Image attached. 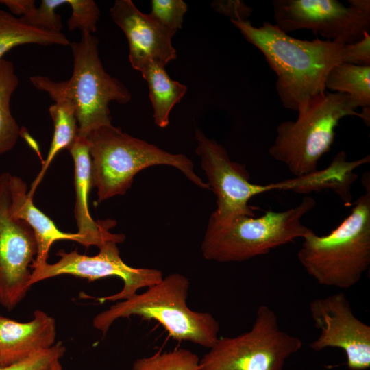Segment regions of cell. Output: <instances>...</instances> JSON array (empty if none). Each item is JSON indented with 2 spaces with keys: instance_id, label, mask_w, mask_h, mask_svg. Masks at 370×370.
Wrapping results in <instances>:
<instances>
[{
  "instance_id": "obj_1",
  "label": "cell",
  "mask_w": 370,
  "mask_h": 370,
  "mask_svg": "<svg viewBox=\"0 0 370 370\" xmlns=\"http://www.w3.org/2000/svg\"><path fill=\"white\" fill-rule=\"evenodd\" d=\"M230 21L264 56L277 76V92L286 109L297 111L311 97L325 91L330 71L343 62L345 45L295 38L269 21L258 27L249 21Z\"/></svg>"
},
{
  "instance_id": "obj_2",
  "label": "cell",
  "mask_w": 370,
  "mask_h": 370,
  "mask_svg": "<svg viewBox=\"0 0 370 370\" xmlns=\"http://www.w3.org/2000/svg\"><path fill=\"white\" fill-rule=\"evenodd\" d=\"M362 177L365 193L350 214L331 232L318 236L312 230L302 239L297 258L306 271L321 285L349 288L370 265V180Z\"/></svg>"
},
{
  "instance_id": "obj_3",
  "label": "cell",
  "mask_w": 370,
  "mask_h": 370,
  "mask_svg": "<svg viewBox=\"0 0 370 370\" xmlns=\"http://www.w3.org/2000/svg\"><path fill=\"white\" fill-rule=\"evenodd\" d=\"M86 138L90 157L91 184L97 189L98 202L125 194L139 171L159 164L173 166L195 185L210 189L195 173L192 160L185 155L169 153L112 124L95 129Z\"/></svg>"
},
{
  "instance_id": "obj_4",
  "label": "cell",
  "mask_w": 370,
  "mask_h": 370,
  "mask_svg": "<svg viewBox=\"0 0 370 370\" xmlns=\"http://www.w3.org/2000/svg\"><path fill=\"white\" fill-rule=\"evenodd\" d=\"M189 286L186 277L171 273L145 292L116 301L97 314L92 325L105 335L116 320L138 316L158 321L174 340L189 341L209 349L219 338V323L210 313L188 308Z\"/></svg>"
},
{
  "instance_id": "obj_5",
  "label": "cell",
  "mask_w": 370,
  "mask_h": 370,
  "mask_svg": "<svg viewBox=\"0 0 370 370\" xmlns=\"http://www.w3.org/2000/svg\"><path fill=\"white\" fill-rule=\"evenodd\" d=\"M358 107L347 95L324 91L299 108L296 121L280 123L269 153L301 177L318 170L321 157L330 151L340 121L357 116Z\"/></svg>"
},
{
  "instance_id": "obj_6",
  "label": "cell",
  "mask_w": 370,
  "mask_h": 370,
  "mask_svg": "<svg viewBox=\"0 0 370 370\" xmlns=\"http://www.w3.org/2000/svg\"><path fill=\"white\" fill-rule=\"evenodd\" d=\"M315 205L314 198L306 196L284 211L267 210L258 217L238 216L225 225L208 226L201 243L203 256L219 262H243L303 238L312 230L301 219Z\"/></svg>"
},
{
  "instance_id": "obj_7",
  "label": "cell",
  "mask_w": 370,
  "mask_h": 370,
  "mask_svg": "<svg viewBox=\"0 0 370 370\" xmlns=\"http://www.w3.org/2000/svg\"><path fill=\"white\" fill-rule=\"evenodd\" d=\"M301 347L299 338L280 329L275 312L261 305L251 328L219 338L199 360L198 370H283Z\"/></svg>"
},
{
  "instance_id": "obj_8",
  "label": "cell",
  "mask_w": 370,
  "mask_h": 370,
  "mask_svg": "<svg viewBox=\"0 0 370 370\" xmlns=\"http://www.w3.org/2000/svg\"><path fill=\"white\" fill-rule=\"evenodd\" d=\"M98 43L97 37L87 33H82L79 42L70 43L73 73L69 79L60 82L75 106L78 136L82 138L96 128L112 124L110 102L125 104L132 99L127 87L104 69Z\"/></svg>"
},
{
  "instance_id": "obj_9",
  "label": "cell",
  "mask_w": 370,
  "mask_h": 370,
  "mask_svg": "<svg viewBox=\"0 0 370 370\" xmlns=\"http://www.w3.org/2000/svg\"><path fill=\"white\" fill-rule=\"evenodd\" d=\"M114 241H107L99 246L95 256L79 254L77 250L57 253L60 258L53 264L48 262L33 269L29 284H33L61 275H71L85 278L89 282L116 276L122 280L123 288L114 295L99 298L104 301H118L127 299L143 288L150 287L162 278V273L156 269L134 268L127 265L121 258L119 249Z\"/></svg>"
},
{
  "instance_id": "obj_10",
  "label": "cell",
  "mask_w": 370,
  "mask_h": 370,
  "mask_svg": "<svg viewBox=\"0 0 370 370\" xmlns=\"http://www.w3.org/2000/svg\"><path fill=\"white\" fill-rule=\"evenodd\" d=\"M197 142L195 152L208 180V185L217 197V208L208 226L225 225L238 216H255L249 201L256 195L273 190L271 184L250 182L245 165L232 161L225 147L195 130Z\"/></svg>"
},
{
  "instance_id": "obj_11",
  "label": "cell",
  "mask_w": 370,
  "mask_h": 370,
  "mask_svg": "<svg viewBox=\"0 0 370 370\" xmlns=\"http://www.w3.org/2000/svg\"><path fill=\"white\" fill-rule=\"evenodd\" d=\"M273 10L275 25L286 34L307 29L347 45L370 32V13L336 0H274Z\"/></svg>"
},
{
  "instance_id": "obj_12",
  "label": "cell",
  "mask_w": 370,
  "mask_h": 370,
  "mask_svg": "<svg viewBox=\"0 0 370 370\" xmlns=\"http://www.w3.org/2000/svg\"><path fill=\"white\" fill-rule=\"evenodd\" d=\"M10 173L0 175V305L15 308L31 288L29 267L37 254L34 233L10 214Z\"/></svg>"
},
{
  "instance_id": "obj_13",
  "label": "cell",
  "mask_w": 370,
  "mask_h": 370,
  "mask_svg": "<svg viewBox=\"0 0 370 370\" xmlns=\"http://www.w3.org/2000/svg\"><path fill=\"white\" fill-rule=\"evenodd\" d=\"M310 313L319 336L309 346L319 352L327 347L341 349L350 370L370 367V326L358 319L343 293L312 300Z\"/></svg>"
},
{
  "instance_id": "obj_14",
  "label": "cell",
  "mask_w": 370,
  "mask_h": 370,
  "mask_svg": "<svg viewBox=\"0 0 370 370\" xmlns=\"http://www.w3.org/2000/svg\"><path fill=\"white\" fill-rule=\"evenodd\" d=\"M110 13L127 37L133 69L140 71L150 63L165 66L176 58L172 45L176 32L162 26L149 14L141 12L131 0L115 1Z\"/></svg>"
},
{
  "instance_id": "obj_15",
  "label": "cell",
  "mask_w": 370,
  "mask_h": 370,
  "mask_svg": "<svg viewBox=\"0 0 370 370\" xmlns=\"http://www.w3.org/2000/svg\"><path fill=\"white\" fill-rule=\"evenodd\" d=\"M74 162V184L76 194L75 217L78 227L79 243L84 247H99L107 241L123 243L125 236L113 234L110 230L116 222L112 219L94 221L89 212L88 195L92 188L91 164L88 144L86 138L77 137L68 149Z\"/></svg>"
},
{
  "instance_id": "obj_16",
  "label": "cell",
  "mask_w": 370,
  "mask_h": 370,
  "mask_svg": "<svg viewBox=\"0 0 370 370\" xmlns=\"http://www.w3.org/2000/svg\"><path fill=\"white\" fill-rule=\"evenodd\" d=\"M56 324L53 317L40 310L33 319L18 322L0 315V366L23 360L56 344Z\"/></svg>"
},
{
  "instance_id": "obj_17",
  "label": "cell",
  "mask_w": 370,
  "mask_h": 370,
  "mask_svg": "<svg viewBox=\"0 0 370 370\" xmlns=\"http://www.w3.org/2000/svg\"><path fill=\"white\" fill-rule=\"evenodd\" d=\"M10 214L15 219L25 221L32 229L37 243V254L31 264L32 269L47 263L49 249L57 241L69 240L79 243L77 233L60 231L53 221L38 209L27 194V185L19 177L10 179Z\"/></svg>"
},
{
  "instance_id": "obj_18",
  "label": "cell",
  "mask_w": 370,
  "mask_h": 370,
  "mask_svg": "<svg viewBox=\"0 0 370 370\" xmlns=\"http://www.w3.org/2000/svg\"><path fill=\"white\" fill-rule=\"evenodd\" d=\"M29 80L35 88L47 92L55 101L49 108L54 125V132L49 152L40 171L32 182L30 190L27 192L28 195L33 197L37 186L55 156L62 149L68 150L78 137V125L75 106L64 93L60 82H56L42 75L32 76Z\"/></svg>"
},
{
  "instance_id": "obj_19",
  "label": "cell",
  "mask_w": 370,
  "mask_h": 370,
  "mask_svg": "<svg viewBox=\"0 0 370 370\" xmlns=\"http://www.w3.org/2000/svg\"><path fill=\"white\" fill-rule=\"evenodd\" d=\"M140 72L148 84L154 122L165 127L169 123L171 110L184 97L187 87L172 79L161 64L150 63Z\"/></svg>"
},
{
  "instance_id": "obj_20",
  "label": "cell",
  "mask_w": 370,
  "mask_h": 370,
  "mask_svg": "<svg viewBox=\"0 0 370 370\" xmlns=\"http://www.w3.org/2000/svg\"><path fill=\"white\" fill-rule=\"evenodd\" d=\"M62 32H51L28 25L21 17L0 9V60L12 48L25 45H70Z\"/></svg>"
},
{
  "instance_id": "obj_21",
  "label": "cell",
  "mask_w": 370,
  "mask_h": 370,
  "mask_svg": "<svg viewBox=\"0 0 370 370\" xmlns=\"http://www.w3.org/2000/svg\"><path fill=\"white\" fill-rule=\"evenodd\" d=\"M325 86L330 92L348 95L358 108L370 106V66L338 64L328 75Z\"/></svg>"
},
{
  "instance_id": "obj_22",
  "label": "cell",
  "mask_w": 370,
  "mask_h": 370,
  "mask_svg": "<svg viewBox=\"0 0 370 370\" xmlns=\"http://www.w3.org/2000/svg\"><path fill=\"white\" fill-rule=\"evenodd\" d=\"M19 79L12 62L0 60V156L12 150L21 134V129L10 111V99Z\"/></svg>"
},
{
  "instance_id": "obj_23",
  "label": "cell",
  "mask_w": 370,
  "mask_h": 370,
  "mask_svg": "<svg viewBox=\"0 0 370 370\" xmlns=\"http://www.w3.org/2000/svg\"><path fill=\"white\" fill-rule=\"evenodd\" d=\"M199 363L197 354L178 348L138 358L134 362L132 370H198Z\"/></svg>"
},
{
  "instance_id": "obj_24",
  "label": "cell",
  "mask_w": 370,
  "mask_h": 370,
  "mask_svg": "<svg viewBox=\"0 0 370 370\" xmlns=\"http://www.w3.org/2000/svg\"><path fill=\"white\" fill-rule=\"evenodd\" d=\"M72 9V14L67 21L70 31L79 29L82 33L92 34L97 30L100 11L92 0H66Z\"/></svg>"
},
{
  "instance_id": "obj_25",
  "label": "cell",
  "mask_w": 370,
  "mask_h": 370,
  "mask_svg": "<svg viewBox=\"0 0 370 370\" xmlns=\"http://www.w3.org/2000/svg\"><path fill=\"white\" fill-rule=\"evenodd\" d=\"M149 14L164 27L174 32L182 28L187 4L182 0H152Z\"/></svg>"
},
{
  "instance_id": "obj_26",
  "label": "cell",
  "mask_w": 370,
  "mask_h": 370,
  "mask_svg": "<svg viewBox=\"0 0 370 370\" xmlns=\"http://www.w3.org/2000/svg\"><path fill=\"white\" fill-rule=\"evenodd\" d=\"M66 3V0H42L40 6L29 15L21 18L31 26L48 32H61V16L55 10Z\"/></svg>"
},
{
  "instance_id": "obj_27",
  "label": "cell",
  "mask_w": 370,
  "mask_h": 370,
  "mask_svg": "<svg viewBox=\"0 0 370 370\" xmlns=\"http://www.w3.org/2000/svg\"><path fill=\"white\" fill-rule=\"evenodd\" d=\"M66 348L58 342L51 348L35 354L23 360L0 366V370H52L54 364L64 356Z\"/></svg>"
},
{
  "instance_id": "obj_28",
  "label": "cell",
  "mask_w": 370,
  "mask_h": 370,
  "mask_svg": "<svg viewBox=\"0 0 370 370\" xmlns=\"http://www.w3.org/2000/svg\"><path fill=\"white\" fill-rule=\"evenodd\" d=\"M343 62L370 66V34L367 32L359 41L344 45Z\"/></svg>"
},
{
  "instance_id": "obj_29",
  "label": "cell",
  "mask_w": 370,
  "mask_h": 370,
  "mask_svg": "<svg viewBox=\"0 0 370 370\" xmlns=\"http://www.w3.org/2000/svg\"><path fill=\"white\" fill-rule=\"evenodd\" d=\"M212 7L217 12L230 17V21H248L253 9L238 0L214 1Z\"/></svg>"
},
{
  "instance_id": "obj_30",
  "label": "cell",
  "mask_w": 370,
  "mask_h": 370,
  "mask_svg": "<svg viewBox=\"0 0 370 370\" xmlns=\"http://www.w3.org/2000/svg\"><path fill=\"white\" fill-rule=\"evenodd\" d=\"M0 3L5 5L14 15L27 16L36 8L34 0H0Z\"/></svg>"
},
{
  "instance_id": "obj_31",
  "label": "cell",
  "mask_w": 370,
  "mask_h": 370,
  "mask_svg": "<svg viewBox=\"0 0 370 370\" xmlns=\"http://www.w3.org/2000/svg\"><path fill=\"white\" fill-rule=\"evenodd\" d=\"M349 4L355 8L370 13V1L369 0H349Z\"/></svg>"
},
{
  "instance_id": "obj_32",
  "label": "cell",
  "mask_w": 370,
  "mask_h": 370,
  "mask_svg": "<svg viewBox=\"0 0 370 370\" xmlns=\"http://www.w3.org/2000/svg\"><path fill=\"white\" fill-rule=\"evenodd\" d=\"M359 117L362 119L365 123L369 126L370 123V106L362 108V112H359Z\"/></svg>"
},
{
  "instance_id": "obj_33",
  "label": "cell",
  "mask_w": 370,
  "mask_h": 370,
  "mask_svg": "<svg viewBox=\"0 0 370 370\" xmlns=\"http://www.w3.org/2000/svg\"><path fill=\"white\" fill-rule=\"evenodd\" d=\"M52 370H63L62 365L60 362V360L57 361L54 364Z\"/></svg>"
}]
</instances>
